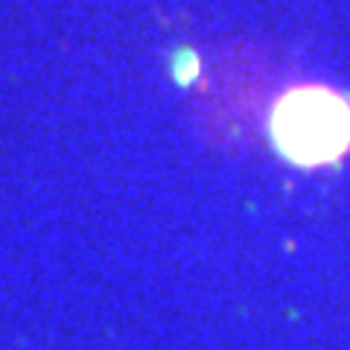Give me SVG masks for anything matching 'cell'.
I'll return each mask as SVG.
<instances>
[{"mask_svg":"<svg viewBox=\"0 0 350 350\" xmlns=\"http://www.w3.org/2000/svg\"><path fill=\"white\" fill-rule=\"evenodd\" d=\"M271 137L295 163H330L350 146V105L327 88H295L275 108Z\"/></svg>","mask_w":350,"mask_h":350,"instance_id":"cell-1","label":"cell"}]
</instances>
